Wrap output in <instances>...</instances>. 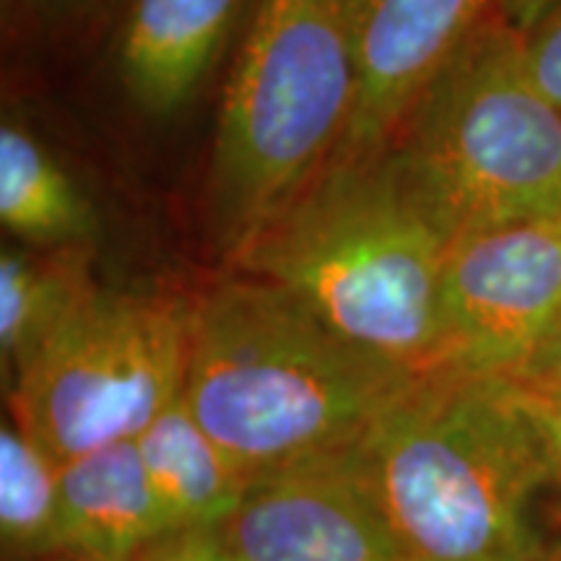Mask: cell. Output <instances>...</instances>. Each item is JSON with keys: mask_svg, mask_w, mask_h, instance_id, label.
Returning a JSON list of instances; mask_svg holds the SVG:
<instances>
[{"mask_svg": "<svg viewBox=\"0 0 561 561\" xmlns=\"http://www.w3.org/2000/svg\"><path fill=\"white\" fill-rule=\"evenodd\" d=\"M447 248L390 146L333 153L231 268L294 294L351 346L426 375L442 367Z\"/></svg>", "mask_w": 561, "mask_h": 561, "instance_id": "1", "label": "cell"}, {"mask_svg": "<svg viewBox=\"0 0 561 561\" xmlns=\"http://www.w3.org/2000/svg\"><path fill=\"white\" fill-rule=\"evenodd\" d=\"M413 377L271 280L237 273L191 301L182 398L248 476L354 445Z\"/></svg>", "mask_w": 561, "mask_h": 561, "instance_id": "2", "label": "cell"}, {"mask_svg": "<svg viewBox=\"0 0 561 561\" xmlns=\"http://www.w3.org/2000/svg\"><path fill=\"white\" fill-rule=\"evenodd\" d=\"M405 561H528L543 439L510 377L416 375L359 439Z\"/></svg>", "mask_w": 561, "mask_h": 561, "instance_id": "3", "label": "cell"}, {"mask_svg": "<svg viewBox=\"0 0 561 561\" xmlns=\"http://www.w3.org/2000/svg\"><path fill=\"white\" fill-rule=\"evenodd\" d=\"M356 100L348 0H255L216 123L210 242L229 265L339 151Z\"/></svg>", "mask_w": 561, "mask_h": 561, "instance_id": "4", "label": "cell"}, {"mask_svg": "<svg viewBox=\"0 0 561 561\" xmlns=\"http://www.w3.org/2000/svg\"><path fill=\"white\" fill-rule=\"evenodd\" d=\"M447 240L561 219V110L530 79L523 32L486 19L421 94L396 144Z\"/></svg>", "mask_w": 561, "mask_h": 561, "instance_id": "5", "label": "cell"}, {"mask_svg": "<svg viewBox=\"0 0 561 561\" xmlns=\"http://www.w3.org/2000/svg\"><path fill=\"white\" fill-rule=\"evenodd\" d=\"M191 301L91 289L9 385L11 419L66 462L136 439L185 388Z\"/></svg>", "mask_w": 561, "mask_h": 561, "instance_id": "6", "label": "cell"}, {"mask_svg": "<svg viewBox=\"0 0 561 561\" xmlns=\"http://www.w3.org/2000/svg\"><path fill=\"white\" fill-rule=\"evenodd\" d=\"M559 322L561 219L450 242L439 284V369L512 377Z\"/></svg>", "mask_w": 561, "mask_h": 561, "instance_id": "7", "label": "cell"}, {"mask_svg": "<svg viewBox=\"0 0 561 561\" xmlns=\"http://www.w3.org/2000/svg\"><path fill=\"white\" fill-rule=\"evenodd\" d=\"M219 536L237 561H405L359 442L250 476Z\"/></svg>", "mask_w": 561, "mask_h": 561, "instance_id": "8", "label": "cell"}, {"mask_svg": "<svg viewBox=\"0 0 561 561\" xmlns=\"http://www.w3.org/2000/svg\"><path fill=\"white\" fill-rule=\"evenodd\" d=\"M491 0H348L354 112L335 153L390 149L439 70L489 16Z\"/></svg>", "mask_w": 561, "mask_h": 561, "instance_id": "9", "label": "cell"}, {"mask_svg": "<svg viewBox=\"0 0 561 561\" xmlns=\"http://www.w3.org/2000/svg\"><path fill=\"white\" fill-rule=\"evenodd\" d=\"M255 0H128L117 26L123 87L146 115L185 107L214 70Z\"/></svg>", "mask_w": 561, "mask_h": 561, "instance_id": "10", "label": "cell"}, {"mask_svg": "<svg viewBox=\"0 0 561 561\" xmlns=\"http://www.w3.org/2000/svg\"><path fill=\"white\" fill-rule=\"evenodd\" d=\"M60 494L68 561H136L170 533L136 439L62 462Z\"/></svg>", "mask_w": 561, "mask_h": 561, "instance_id": "11", "label": "cell"}, {"mask_svg": "<svg viewBox=\"0 0 561 561\" xmlns=\"http://www.w3.org/2000/svg\"><path fill=\"white\" fill-rule=\"evenodd\" d=\"M136 447L170 533L219 530L248 489L250 476L195 421L182 396L138 434Z\"/></svg>", "mask_w": 561, "mask_h": 561, "instance_id": "12", "label": "cell"}, {"mask_svg": "<svg viewBox=\"0 0 561 561\" xmlns=\"http://www.w3.org/2000/svg\"><path fill=\"white\" fill-rule=\"evenodd\" d=\"M94 244L3 248L0 255V359L5 388L34 359L55 328L96 289Z\"/></svg>", "mask_w": 561, "mask_h": 561, "instance_id": "13", "label": "cell"}, {"mask_svg": "<svg viewBox=\"0 0 561 561\" xmlns=\"http://www.w3.org/2000/svg\"><path fill=\"white\" fill-rule=\"evenodd\" d=\"M0 221L32 248L94 244L96 214L30 130L0 128Z\"/></svg>", "mask_w": 561, "mask_h": 561, "instance_id": "14", "label": "cell"}, {"mask_svg": "<svg viewBox=\"0 0 561 561\" xmlns=\"http://www.w3.org/2000/svg\"><path fill=\"white\" fill-rule=\"evenodd\" d=\"M60 468L16 421L0 430V546L3 561H60L62 538Z\"/></svg>", "mask_w": 561, "mask_h": 561, "instance_id": "15", "label": "cell"}, {"mask_svg": "<svg viewBox=\"0 0 561 561\" xmlns=\"http://www.w3.org/2000/svg\"><path fill=\"white\" fill-rule=\"evenodd\" d=\"M523 50L530 79L561 110V0L523 34Z\"/></svg>", "mask_w": 561, "mask_h": 561, "instance_id": "16", "label": "cell"}, {"mask_svg": "<svg viewBox=\"0 0 561 561\" xmlns=\"http://www.w3.org/2000/svg\"><path fill=\"white\" fill-rule=\"evenodd\" d=\"M512 382H515L525 411H528L538 434H541L553 471V483L561 486V385H533L517 380Z\"/></svg>", "mask_w": 561, "mask_h": 561, "instance_id": "17", "label": "cell"}, {"mask_svg": "<svg viewBox=\"0 0 561 561\" xmlns=\"http://www.w3.org/2000/svg\"><path fill=\"white\" fill-rule=\"evenodd\" d=\"M136 561H237L219 530H172L151 541Z\"/></svg>", "mask_w": 561, "mask_h": 561, "instance_id": "18", "label": "cell"}, {"mask_svg": "<svg viewBox=\"0 0 561 561\" xmlns=\"http://www.w3.org/2000/svg\"><path fill=\"white\" fill-rule=\"evenodd\" d=\"M510 380L533 385H561V322L553 328L549 339L536 348V354L525 362V367Z\"/></svg>", "mask_w": 561, "mask_h": 561, "instance_id": "19", "label": "cell"}, {"mask_svg": "<svg viewBox=\"0 0 561 561\" xmlns=\"http://www.w3.org/2000/svg\"><path fill=\"white\" fill-rule=\"evenodd\" d=\"M26 3L39 19L50 24H73V21L96 16L112 0H26Z\"/></svg>", "mask_w": 561, "mask_h": 561, "instance_id": "20", "label": "cell"}, {"mask_svg": "<svg viewBox=\"0 0 561 561\" xmlns=\"http://www.w3.org/2000/svg\"><path fill=\"white\" fill-rule=\"evenodd\" d=\"M553 3H557V0H507V9H504L507 16L504 19H507L517 32L525 34L546 16V11H549Z\"/></svg>", "mask_w": 561, "mask_h": 561, "instance_id": "21", "label": "cell"}, {"mask_svg": "<svg viewBox=\"0 0 561 561\" xmlns=\"http://www.w3.org/2000/svg\"><path fill=\"white\" fill-rule=\"evenodd\" d=\"M528 561H561V541L559 543H543L541 549L533 553Z\"/></svg>", "mask_w": 561, "mask_h": 561, "instance_id": "22", "label": "cell"}]
</instances>
